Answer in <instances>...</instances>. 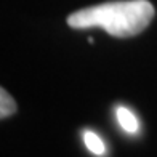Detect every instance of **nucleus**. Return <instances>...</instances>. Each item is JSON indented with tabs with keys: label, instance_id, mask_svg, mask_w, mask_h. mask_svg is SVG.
I'll return each mask as SVG.
<instances>
[{
	"label": "nucleus",
	"instance_id": "nucleus-1",
	"mask_svg": "<svg viewBox=\"0 0 157 157\" xmlns=\"http://www.w3.org/2000/svg\"><path fill=\"white\" fill-rule=\"evenodd\" d=\"M154 18V6L147 0H120L77 10L67 16L72 29L101 27L114 37H132L143 32Z\"/></svg>",
	"mask_w": 157,
	"mask_h": 157
},
{
	"label": "nucleus",
	"instance_id": "nucleus-2",
	"mask_svg": "<svg viewBox=\"0 0 157 157\" xmlns=\"http://www.w3.org/2000/svg\"><path fill=\"white\" fill-rule=\"evenodd\" d=\"M116 116H117L120 127H122L125 132H128V133H136L138 132V120L130 109H127L125 106H119L116 109Z\"/></svg>",
	"mask_w": 157,
	"mask_h": 157
},
{
	"label": "nucleus",
	"instance_id": "nucleus-3",
	"mask_svg": "<svg viewBox=\"0 0 157 157\" xmlns=\"http://www.w3.org/2000/svg\"><path fill=\"white\" fill-rule=\"evenodd\" d=\"M16 103L5 88H0V117L6 119L16 112Z\"/></svg>",
	"mask_w": 157,
	"mask_h": 157
},
{
	"label": "nucleus",
	"instance_id": "nucleus-4",
	"mask_svg": "<svg viewBox=\"0 0 157 157\" xmlns=\"http://www.w3.org/2000/svg\"><path fill=\"white\" fill-rule=\"evenodd\" d=\"M83 143H85V146L96 155H103L106 152V146H104L103 140L99 138L96 133L90 132V130H87L83 133Z\"/></svg>",
	"mask_w": 157,
	"mask_h": 157
}]
</instances>
